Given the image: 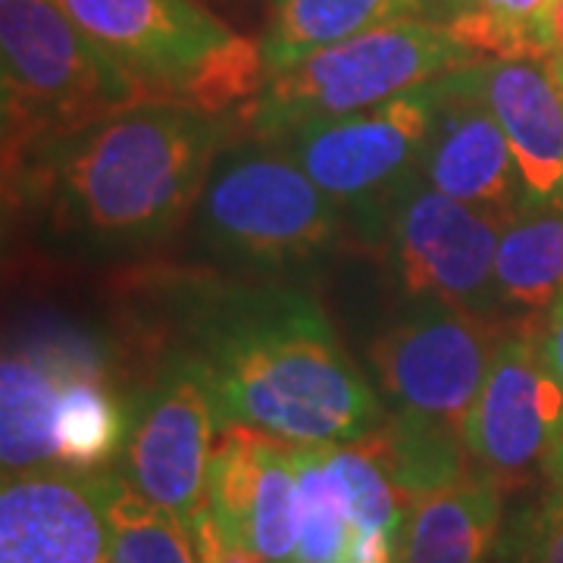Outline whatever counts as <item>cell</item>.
<instances>
[{"mask_svg": "<svg viewBox=\"0 0 563 563\" xmlns=\"http://www.w3.org/2000/svg\"><path fill=\"white\" fill-rule=\"evenodd\" d=\"M185 342L222 426L242 422L288 444H351L379 432L385 404L344 354L322 307L285 285H195Z\"/></svg>", "mask_w": 563, "mask_h": 563, "instance_id": "obj_1", "label": "cell"}, {"mask_svg": "<svg viewBox=\"0 0 563 563\" xmlns=\"http://www.w3.org/2000/svg\"><path fill=\"white\" fill-rule=\"evenodd\" d=\"M220 144V117L144 101L54 144L7 188L41 203L54 232L88 251H141L198 207Z\"/></svg>", "mask_w": 563, "mask_h": 563, "instance_id": "obj_2", "label": "cell"}, {"mask_svg": "<svg viewBox=\"0 0 563 563\" xmlns=\"http://www.w3.org/2000/svg\"><path fill=\"white\" fill-rule=\"evenodd\" d=\"M0 81L7 179L63 139L147 101L57 0H0Z\"/></svg>", "mask_w": 563, "mask_h": 563, "instance_id": "obj_3", "label": "cell"}, {"mask_svg": "<svg viewBox=\"0 0 563 563\" xmlns=\"http://www.w3.org/2000/svg\"><path fill=\"white\" fill-rule=\"evenodd\" d=\"M147 101L222 117L266 79L261 41L242 38L198 0H57Z\"/></svg>", "mask_w": 563, "mask_h": 563, "instance_id": "obj_4", "label": "cell"}, {"mask_svg": "<svg viewBox=\"0 0 563 563\" xmlns=\"http://www.w3.org/2000/svg\"><path fill=\"white\" fill-rule=\"evenodd\" d=\"M473 63L479 57L444 22L404 16L269 69L242 113L254 139L276 141L310 122L363 113Z\"/></svg>", "mask_w": 563, "mask_h": 563, "instance_id": "obj_5", "label": "cell"}, {"mask_svg": "<svg viewBox=\"0 0 563 563\" xmlns=\"http://www.w3.org/2000/svg\"><path fill=\"white\" fill-rule=\"evenodd\" d=\"M195 210L203 242L251 266H301L342 242V210L263 139L217 154Z\"/></svg>", "mask_w": 563, "mask_h": 563, "instance_id": "obj_6", "label": "cell"}, {"mask_svg": "<svg viewBox=\"0 0 563 563\" xmlns=\"http://www.w3.org/2000/svg\"><path fill=\"white\" fill-rule=\"evenodd\" d=\"M510 322L451 303H410L369 344V369L391 422L463 435Z\"/></svg>", "mask_w": 563, "mask_h": 563, "instance_id": "obj_7", "label": "cell"}, {"mask_svg": "<svg viewBox=\"0 0 563 563\" xmlns=\"http://www.w3.org/2000/svg\"><path fill=\"white\" fill-rule=\"evenodd\" d=\"M435 81L342 120L310 122L273 144L291 154L322 195L357 217L363 239L376 242L388 210L422 179Z\"/></svg>", "mask_w": 563, "mask_h": 563, "instance_id": "obj_8", "label": "cell"}, {"mask_svg": "<svg viewBox=\"0 0 563 563\" xmlns=\"http://www.w3.org/2000/svg\"><path fill=\"white\" fill-rule=\"evenodd\" d=\"M504 217L476 210L417 179L388 210L376 244L404 301L495 310V257Z\"/></svg>", "mask_w": 563, "mask_h": 563, "instance_id": "obj_9", "label": "cell"}, {"mask_svg": "<svg viewBox=\"0 0 563 563\" xmlns=\"http://www.w3.org/2000/svg\"><path fill=\"white\" fill-rule=\"evenodd\" d=\"M220 426L201 366L179 347L129 413V483L147 501L176 514L185 529L207 510V473Z\"/></svg>", "mask_w": 563, "mask_h": 563, "instance_id": "obj_10", "label": "cell"}, {"mask_svg": "<svg viewBox=\"0 0 563 563\" xmlns=\"http://www.w3.org/2000/svg\"><path fill=\"white\" fill-rule=\"evenodd\" d=\"M561 432L563 385L542 357L539 320H514L463 426L466 451L498 483H517L551 461Z\"/></svg>", "mask_w": 563, "mask_h": 563, "instance_id": "obj_11", "label": "cell"}, {"mask_svg": "<svg viewBox=\"0 0 563 563\" xmlns=\"http://www.w3.org/2000/svg\"><path fill=\"white\" fill-rule=\"evenodd\" d=\"M422 181L504 220L529 201L501 122L485 101L476 63L435 81Z\"/></svg>", "mask_w": 563, "mask_h": 563, "instance_id": "obj_12", "label": "cell"}, {"mask_svg": "<svg viewBox=\"0 0 563 563\" xmlns=\"http://www.w3.org/2000/svg\"><path fill=\"white\" fill-rule=\"evenodd\" d=\"M107 473L47 466L3 476L0 563H110Z\"/></svg>", "mask_w": 563, "mask_h": 563, "instance_id": "obj_13", "label": "cell"}, {"mask_svg": "<svg viewBox=\"0 0 563 563\" xmlns=\"http://www.w3.org/2000/svg\"><path fill=\"white\" fill-rule=\"evenodd\" d=\"M476 76L517 157L526 198L563 195V91L548 60H479Z\"/></svg>", "mask_w": 563, "mask_h": 563, "instance_id": "obj_14", "label": "cell"}, {"mask_svg": "<svg viewBox=\"0 0 563 563\" xmlns=\"http://www.w3.org/2000/svg\"><path fill=\"white\" fill-rule=\"evenodd\" d=\"M81 351L7 347L0 366V461L3 476L35 473L57 463V407L66 373Z\"/></svg>", "mask_w": 563, "mask_h": 563, "instance_id": "obj_15", "label": "cell"}, {"mask_svg": "<svg viewBox=\"0 0 563 563\" xmlns=\"http://www.w3.org/2000/svg\"><path fill=\"white\" fill-rule=\"evenodd\" d=\"M495 310L539 320L563 295V195L526 201L501 229L495 257Z\"/></svg>", "mask_w": 563, "mask_h": 563, "instance_id": "obj_16", "label": "cell"}, {"mask_svg": "<svg viewBox=\"0 0 563 563\" xmlns=\"http://www.w3.org/2000/svg\"><path fill=\"white\" fill-rule=\"evenodd\" d=\"M488 473L426 495L413 507L401 563H488L501 542V488Z\"/></svg>", "mask_w": 563, "mask_h": 563, "instance_id": "obj_17", "label": "cell"}, {"mask_svg": "<svg viewBox=\"0 0 563 563\" xmlns=\"http://www.w3.org/2000/svg\"><path fill=\"white\" fill-rule=\"evenodd\" d=\"M129 435V413L107 388L103 363L88 351L66 373L57 407V463L76 473H98L117 457Z\"/></svg>", "mask_w": 563, "mask_h": 563, "instance_id": "obj_18", "label": "cell"}, {"mask_svg": "<svg viewBox=\"0 0 563 563\" xmlns=\"http://www.w3.org/2000/svg\"><path fill=\"white\" fill-rule=\"evenodd\" d=\"M426 0H276L263 44L266 73L391 20L417 16Z\"/></svg>", "mask_w": 563, "mask_h": 563, "instance_id": "obj_19", "label": "cell"}, {"mask_svg": "<svg viewBox=\"0 0 563 563\" xmlns=\"http://www.w3.org/2000/svg\"><path fill=\"white\" fill-rule=\"evenodd\" d=\"M561 0H466L444 25L479 60H548L551 16Z\"/></svg>", "mask_w": 563, "mask_h": 563, "instance_id": "obj_20", "label": "cell"}, {"mask_svg": "<svg viewBox=\"0 0 563 563\" xmlns=\"http://www.w3.org/2000/svg\"><path fill=\"white\" fill-rule=\"evenodd\" d=\"M110 563H198L191 536L176 514L139 495L129 479L107 476Z\"/></svg>", "mask_w": 563, "mask_h": 563, "instance_id": "obj_21", "label": "cell"}, {"mask_svg": "<svg viewBox=\"0 0 563 563\" xmlns=\"http://www.w3.org/2000/svg\"><path fill=\"white\" fill-rule=\"evenodd\" d=\"M322 461L342 495L354 529L398 539L401 529L398 485L385 466L376 439L366 435L351 444H322Z\"/></svg>", "mask_w": 563, "mask_h": 563, "instance_id": "obj_22", "label": "cell"}, {"mask_svg": "<svg viewBox=\"0 0 563 563\" xmlns=\"http://www.w3.org/2000/svg\"><path fill=\"white\" fill-rule=\"evenodd\" d=\"M291 457L301 495V542L295 563H339L354 536V523L325 470L322 444H298L291 448Z\"/></svg>", "mask_w": 563, "mask_h": 563, "instance_id": "obj_23", "label": "cell"}, {"mask_svg": "<svg viewBox=\"0 0 563 563\" xmlns=\"http://www.w3.org/2000/svg\"><path fill=\"white\" fill-rule=\"evenodd\" d=\"M498 561L563 563V485H558L539 507L517 517V523L498 542Z\"/></svg>", "mask_w": 563, "mask_h": 563, "instance_id": "obj_24", "label": "cell"}, {"mask_svg": "<svg viewBox=\"0 0 563 563\" xmlns=\"http://www.w3.org/2000/svg\"><path fill=\"white\" fill-rule=\"evenodd\" d=\"M539 347H542L548 369L563 385V295L551 303V310L539 320Z\"/></svg>", "mask_w": 563, "mask_h": 563, "instance_id": "obj_25", "label": "cell"}, {"mask_svg": "<svg viewBox=\"0 0 563 563\" xmlns=\"http://www.w3.org/2000/svg\"><path fill=\"white\" fill-rule=\"evenodd\" d=\"M551 29H554V54L563 57V0L554 7V16H551Z\"/></svg>", "mask_w": 563, "mask_h": 563, "instance_id": "obj_26", "label": "cell"}, {"mask_svg": "<svg viewBox=\"0 0 563 563\" xmlns=\"http://www.w3.org/2000/svg\"><path fill=\"white\" fill-rule=\"evenodd\" d=\"M548 470L554 473V479H558V485H563V432H561V439H558V444H554V451H551V461H548Z\"/></svg>", "mask_w": 563, "mask_h": 563, "instance_id": "obj_27", "label": "cell"}, {"mask_svg": "<svg viewBox=\"0 0 563 563\" xmlns=\"http://www.w3.org/2000/svg\"><path fill=\"white\" fill-rule=\"evenodd\" d=\"M548 69H551V76H554V81L561 85V91H563V57L551 54V57H548Z\"/></svg>", "mask_w": 563, "mask_h": 563, "instance_id": "obj_28", "label": "cell"}, {"mask_svg": "<svg viewBox=\"0 0 563 563\" xmlns=\"http://www.w3.org/2000/svg\"><path fill=\"white\" fill-rule=\"evenodd\" d=\"M463 3H466V0H457V10H454V16H457V13H461V10H463ZM454 16H451V20H454Z\"/></svg>", "mask_w": 563, "mask_h": 563, "instance_id": "obj_29", "label": "cell"}, {"mask_svg": "<svg viewBox=\"0 0 563 563\" xmlns=\"http://www.w3.org/2000/svg\"><path fill=\"white\" fill-rule=\"evenodd\" d=\"M498 563H504V561H498Z\"/></svg>", "mask_w": 563, "mask_h": 563, "instance_id": "obj_30", "label": "cell"}, {"mask_svg": "<svg viewBox=\"0 0 563 563\" xmlns=\"http://www.w3.org/2000/svg\"><path fill=\"white\" fill-rule=\"evenodd\" d=\"M273 3H276V0H273Z\"/></svg>", "mask_w": 563, "mask_h": 563, "instance_id": "obj_31", "label": "cell"}]
</instances>
